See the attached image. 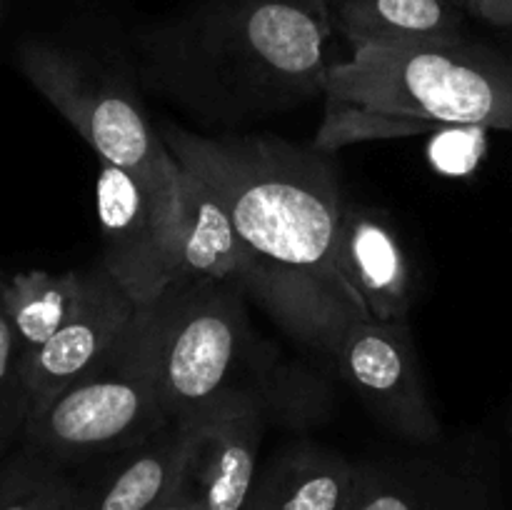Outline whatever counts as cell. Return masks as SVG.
<instances>
[{
    "instance_id": "25",
    "label": "cell",
    "mask_w": 512,
    "mask_h": 510,
    "mask_svg": "<svg viewBox=\"0 0 512 510\" xmlns=\"http://www.w3.org/2000/svg\"><path fill=\"white\" fill-rule=\"evenodd\" d=\"M5 5H8V0H0V18H3L5 13Z\"/></svg>"
},
{
    "instance_id": "2",
    "label": "cell",
    "mask_w": 512,
    "mask_h": 510,
    "mask_svg": "<svg viewBox=\"0 0 512 510\" xmlns=\"http://www.w3.org/2000/svg\"><path fill=\"white\" fill-rule=\"evenodd\" d=\"M323 150L358 138L433 128L512 133V55L455 40L363 45L328 68Z\"/></svg>"
},
{
    "instance_id": "23",
    "label": "cell",
    "mask_w": 512,
    "mask_h": 510,
    "mask_svg": "<svg viewBox=\"0 0 512 510\" xmlns=\"http://www.w3.org/2000/svg\"><path fill=\"white\" fill-rule=\"evenodd\" d=\"M305 3H310V5H318V8H323V10H330V8H333V3H335V0H305Z\"/></svg>"
},
{
    "instance_id": "11",
    "label": "cell",
    "mask_w": 512,
    "mask_h": 510,
    "mask_svg": "<svg viewBox=\"0 0 512 510\" xmlns=\"http://www.w3.org/2000/svg\"><path fill=\"white\" fill-rule=\"evenodd\" d=\"M338 265L370 320H408L415 300L413 273L398 233L378 210L345 200Z\"/></svg>"
},
{
    "instance_id": "3",
    "label": "cell",
    "mask_w": 512,
    "mask_h": 510,
    "mask_svg": "<svg viewBox=\"0 0 512 510\" xmlns=\"http://www.w3.org/2000/svg\"><path fill=\"white\" fill-rule=\"evenodd\" d=\"M330 10L305 0H220L198 23H183L163 43L168 63L205 75L265 103L323 95Z\"/></svg>"
},
{
    "instance_id": "6",
    "label": "cell",
    "mask_w": 512,
    "mask_h": 510,
    "mask_svg": "<svg viewBox=\"0 0 512 510\" xmlns=\"http://www.w3.org/2000/svg\"><path fill=\"white\" fill-rule=\"evenodd\" d=\"M238 278L170 283L155 310V390L173 425H188L230 390L245 340Z\"/></svg>"
},
{
    "instance_id": "4",
    "label": "cell",
    "mask_w": 512,
    "mask_h": 510,
    "mask_svg": "<svg viewBox=\"0 0 512 510\" xmlns=\"http://www.w3.org/2000/svg\"><path fill=\"white\" fill-rule=\"evenodd\" d=\"M155 310L138 308L115 343L25 425L23 443L60 465L108 458L165 428L155 390Z\"/></svg>"
},
{
    "instance_id": "1",
    "label": "cell",
    "mask_w": 512,
    "mask_h": 510,
    "mask_svg": "<svg viewBox=\"0 0 512 510\" xmlns=\"http://www.w3.org/2000/svg\"><path fill=\"white\" fill-rule=\"evenodd\" d=\"M173 158L198 170L238 230L240 283L300 343L335 355L368 310L338 265L345 208L338 170L323 148L270 135L208 138L165 125Z\"/></svg>"
},
{
    "instance_id": "9",
    "label": "cell",
    "mask_w": 512,
    "mask_h": 510,
    "mask_svg": "<svg viewBox=\"0 0 512 510\" xmlns=\"http://www.w3.org/2000/svg\"><path fill=\"white\" fill-rule=\"evenodd\" d=\"M263 440V420L250 393L230 388L188 423L178 493L205 510H248Z\"/></svg>"
},
{
    "instance_id": "15",
    "label": "cell",
    "mask_w": 512,
    "mask_h": 510,
    "mask_svg": "<svg viewBox=\"0 0 512 510\" xmlns=\"http://www.w3.org/2000/svg\"><path fill=\"white\" fill-rule=\"evenodd\" d=\"M465 15L453 0H335L330 8L350 50L463 38Z\"/></svg>"
},
{
    "instance_id": "13",
    "label": "cell",
    "mask_w": 512,
    "mask_h": 510,
    "mask_svg": "<svg viewBox=\"0 0 512 510\" xmlns=\"http://www.w3.org/2000/svg\"><path fill=\"white\" fill-rule=\"evenodd\" d=\"M188 425H165L133 448L110 455L95 478L80 483L78 510H158L183 475Z\"/></svg>"
},
{
    "instance_id": "5",
    "label": "cell",
    "mask_w": 512,
    "mask_h": 510,
    "mask_svg": "<svg viewBox=\"0 0 512 510\" xmlns=\"http://www.w3.org/2000/svg\"><path fill=\"white\" fill-rule=\"evenodd\" d=\"M18 65L35 90L95 150L100 163L133 175L173 220L178 160L123 80L48 40L20 45Z\"/></svg>"
},
{
    "instance_id": "17",
    "label": "cell",
    "mask_w": 512,
    "mask_h": 510,
    "mask_svg": "<svg viewBox=\"0 0 512 510\" xmlns=\"http://www.w3.org/2000/svg\"><path fill=\"white\" fill-rule=\"evenodd\" d=\"M80 480L20 440L0 458V510H78Z\"/></svg>"
},
{
    "instance_id": "14",
    "label": "cell",
    "mask_w": 512,
    "mask_h": 510,
    "mask_svg": "<svg viewBox=\"0 0 512 510\" xmlns=\"http://www.w3.org/2000/svg\"><path fill=\"white\" fill-rule=\"evenodd\" d=\"M358 468L333 450L295 445L258 473L248 510H350Z\"/></svg>"
},
{
    "instance_id": "24",
    "label": "cell",
    "mask_w": 512,
    "mask_h": 510,
    "mask_svg": "<svg viewBox=\"0 0 512 510\" xmlns=\"http://www.w3.org/2000/svg\"><path fill=\"white\" fill-rule=\"evenodd\" d=\"M453 3H455V5H460V8H463L465 13H468V10H470V3H473V0H453Z\"/></svg>"
},
{
    "instance_id": "10",
    "label": "cell",
    "mask_w": 512,
    "mask_h": 510,
    "mask_svg": "<svg viewBox=\"0 0 512 510\" xmlns=\"http://www.w3.org/2000/svg\"><path fill=\"white\" fill-rule=\"evenodd\" d=\"M138 305L110 278L103 265L85 270L83 295L63 328L23 360V385L30 395V415L58 398L78 380L120 333L128 328Z\"/></svg>"
},
{
    "instance_id": "8",
    "label": "cell",
    "mask_w": 512,
    "mask_h": 510,
    "mask_svg": "<svg viewBox=\"0 0 512 510\" xmlns=\"http://www.w3.org/2000/svg\"><path fill=\"white\" fill-rule=\"evenodd\" d=\"M103 268L138 308H148L173 283L170 220L130 173L100 163L95 185Z\"/></svg>"
},
{
    "instance_id": "12",
    "label": "cell",
    "mask_w": 512,
    "mask_h": 510,
    "mask_svg": "<svg viewBox=\"0 0 512 510\" xmlns=\"http://www.w3.org/2000/svg\"><path fill=\"white\" fill-rule=\"evenodd\" d=\"M173 283L240 280L243 253L238 230L218 190L188 165L178 163L170 220Z\"/></svg>"
},
{
    "instance_id": "21",
    "label": "cell",
    "mask_w": 512,
    "mask_h": 510,
    "mask_svg": "<svg viewBox=\"0 0 512 510\" xmlns=\"http://www.w3.org/2000/svg\"><path fill=\"white\" fill-rule=\"evenodd\" d=\"M468 15L485 20L498 28L512 30V0H473Z\"/></svg>"
},
{
    "instance_id": "20",
    "label": "cell",
    "mask_w": 512,
    "mask_h": 510,
    "mask_svg": "<svg viewBox=\"0 0 512 510\" xmlns=\"http://www.w3.org/2000/svg\"><path fill=\"white\" fill-rule=\"evenodd\" d=\"M23 360L25 353L20 348L18 333L10 323L5 305L0 300V393L25 388L23 385Z\"/></svg>"
},
{
    "instance_id": "19",
    "label": "cell",
    "mask_w": 512,
    "mask_h": 510,
    "mask_svg": "<svg viewBox=\"0 0 512 510\" xmlns=\"http://www.w3.org/2000/svg\"><path fill=\"white\" fill-rule=\"evenodd\" d=\"M485 128H440L430 143V163L445 175H465L478 165Z\"/></svg>"
},
{
    "instance_id": "26",
    "label": "cell",
    "mask_w": 512,
    "mask_h": 510,
    "mask_svg": "<svg viewBox=\"0 0 512 510\" xmlns=\"http://www.w3.org/2000/svg\"><path fill=\"white\" fill-rule=\"evenodd\" d=\"M0 275H3V273H0Z\"/></svg>"
},
{
    "instance_id": "18",
    "label": "cell",
    "mask_w": 512,
    "mask_h": 510,
    "mask_svg": "<svg viewBox=\"0 0 512 510\" xmlns=\"http://www.w3.org/2000/svg\"><path fill=\"white\" fill-rule=\"evenodd\" d=\"M350 510H470L453 493L415 483L383 468H358V488Z\"/></svg>"
},
{
    "instance_id": "22",
    "label": "cell",
    "mask_w": 512,
    "mask_h": 510,
    "mask_svg": "<svg viewBox=\"0 0 512 510\" xmlns=\"http://www.w3.org/2000/svg\"><path fill=\"white\" fill-rule=\"evenodd\" d=\"M158 510H205L203 505H198L195 503L193 498H188V495H183V493H175L173 498L170 500H165L163 505H160Z\"/></svg>"
},
{
    "instance_id": "7",
    "label": "cell",
    "mask_w": 512,
    "mask_h": 510,
    "mask_svg": "<svg viewBox=\"0 0 512 510\" xmlns=\"http://www.w3.org/2000/svg\"><path fill=\"white\" fill-rule=\"evenodd\" d=\"M345 383L398 438L435 443L443 433L425 393L408 320H358L335 350Z\"/></svg>"
},
{
    "instance_id": "16",
    "label": "cell",
    "mask_w": 512,
    "mask_h": 510,
    "mask_svg": "<svg viewBox=\"0 0 512 510\" xmlns=\"http://www.w3.org/2000/svg\"><path fill=\"white\" fill-rule=\"evenodd\" d=\"M85 270H28L10 278L0 275V300L18 333L25 358L48 343L78 308Z\"/></svg>"
}]
</instances>
